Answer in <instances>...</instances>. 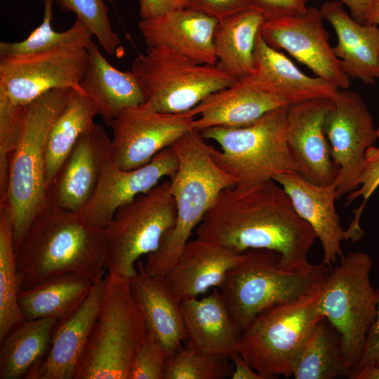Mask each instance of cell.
<instances>
[{"instance_id":"cell-25","label":"cell","mask_w":379,"mask_h":379,"mask_svg":"<svg viewBox=\"0 0 379 379\" xmlns=\"http://www.w3.org/2000/svg\"><path fill=\"white\" fill-rule=\"evenodd\" d=\"M180 307L187 345L202 353L229 359L237 352L241 333L218 288L201 299L180 301Z\"/></svg>"},{"instance_id":"cell-30","label":"cell","mask_w":379,"mask_h":379,"mask_svg":"<svg viewBox=\"0 0 379 379\" xmlns=\"http://www.w3.org/2000/svg\"><path fill=\"white\" fill-rule=\"evenodd\" d=\"M265 20L251 8L218 21L213 35L216 65L238 80L251 76L256 38Z\"/></svg>"},{"instance_id":"cell-11","label":"cell","mask_w":379,"mask_h":379,"mask_svg":"<svg viewBox=\"0 0 379 379\" xmlns=\"http://www.w3.org/2000/svg\"><path fill=\"white\" fill-rule=\"evenodd\" d=\"M176 215L169 180L119 207L105 228L107 272L133 277L139 258L158 248Z\"/></svg>"},{"instance_id":"cell-16","label":"cell","mask_w":379,"mask_h":379,"mask_svg":"<svg viewBox=\"0 0 379 379\" xmlns=\"http://www.w3.org/2000/svg\"><path fill=\"white\" fill-rule=\"evenodd\" d=\"M178 166L171 146L147 164L131 170L121 169L110 159L103 168L94 193L80 213L91 225L105 229L119 207L150 191L163 178L170 179Z\"/></svg>"},{"instance_id":"cell-41","label":"cell","mask_w":379,"mask_h":379,"mask_svg":"<svg viewBox=\"0 0 379 379\" xmlns=\"http://www.w3.org/2000/svg\"><path fill=\"white\" fill-rule=\"evenodd\" d=\"M185 8L220 21L253 6L251 0H188Z\"/></svg>"},{"instance_id":"cell-34","label":"cell","mask_w":379,"mask_h":379,"mask_svg":"<svg viewBox=\"0 0 379 379\" xmlns=\"http://www.w3.org/2000/svg\"><path fill=\"white\" fill-rule=\"evenodd\" d=\"M20 281L11 214L0 208V342L24 319L19 304Z\"/></svg>"},{"instance_id":"cell-2","label":"cell","mask_w":379,"mask_h":379,"mask_svg":"<svg viewBox=\"0 0 379 379\" xmlns=\"http://www.w3.org/2000/svg\"><path fill=\"white\" fill-rule=\"evenodd\" d=\"M106 230L79 211L48 205L15 246L20 290L67 274L94 281L106 272Z\"/></svg>"},{"instance_id":"cell-26","label":"cell","mask_w":379,"mask_h":379,"mask_svg":"<svg viewBox=\"0 0 379 379\" xmlns=\"http://www.w3.org/2000/svg\"><path fill=\"white\" fill-rule=\"evenodd\" d=\"M284 100L260 91L244 79L208 95L192 109L196 118L193 128H238L250 125L267 112L288 107Z\"/></svg>"},{"instance_id":"cell-28","label":"cell","mask_w":379,"mask_h":379,"mask_svg":"<svg viewBox=\"0 0 379 379\" xmlns=\"http://www.w3.org/2000/svg\"><path fill=\"white\" fill-rule=\"evenodd\" d=\"M87 50L88 64L80 87L110 126L123 109L144 103V96L131 70L121 71L112 66L94 41Z\"/></svg>"},{"instance_id":"cell-21","label":"cell","mask_w":379,"mask_h":379,"mask_svg":"<svg viewBox=\"0 0 379 379\" xmlns=\"http://www.w3.org/2000/svg\"><path fill=\"white\" fill-rule=\"evenodd\" d=\"M218 21L183 8L142 19L138 29L147 47L164 46L197 62L215 65L213 35Z\"/></svg>"},{"instance_id":"cell-10","label":"cell","mask_w":379,"mask_h":379,"mask_svg":"<svg viewBox=\"0 0 379 379\" xmlns=\"http://www.w3.org/2000/svg\"><path fill=\"white\" fill-rule=\"evenodd\" d=\"M340 260L325 279L319 311L340 334L353 371L376 315L378 294L371 281L373 260L369 255L356 251Z\"/></svg>"},{"instance_id":"cell-19","label":"cell","mask_w":379,"mask_h":379,"mask_svg":"<svg viewBox=\"0 0 379 379\" xmlns=\"http://www.w3.org/2000/svg\"><path fill=\"white\" fill-rule=\"evenodd\" d=\"M273 180L282 187L298 214L314 231L323 249L321 264L332 269L344 256L341 243L345 240V230L335 205V183L315 184L295 172L277 175Z\"/></svg>"},{"instance_id":"cell-12","label":"cell","mask_w":379,"mask_h":379,"mask_svg":"<svg viewBox=\"0 0 379 379\" xmlns=\"http://www.w3.org/2000/svg\"><path fill=\"white\" fill-rule=\"evenodd\" d=\"M88 60V50L79 48L1 57L0 95L13 105L25 106L57 88L82 92L80 84Z\"/></svg>"},{"instance_id":"cell-17","label":"cell","mask_w":379,"mask_h":379,"mask_svg":"<svg viewBox=\"0 0 379 379\" xmlns=\"http://www.w3.org/2000/svg\"><path fill=\"white\" fill-rule=\"evenodd\" d=\"M111 159V138L93 121L79 138L47 191L48 205L81 211L94 193Z\"/></svg>"},{"instance_id":"cell-7","label":"cell","mask_w":379,"mask_h":379,"mask_svg":"<svg viewBox=\"0 0 379 379\" xmlns=\"http://www.w3.org/2000/svg\"><path fill=\"white\" fill-rule=\"evenodd\" d=\"M325 279L300 297L263 311L241 333L237 351L264 379L292 376L304 342L324 318L319 302Z\"/></svg>"},{"instance_id":"cell-42","label":"cell","mask_w":379,"mask_h":379,"mask_svg":"<svg viewBox=\"0 0 379 379\" xmlns=\"http://www.w3.org/2000/svg\"><path fill=\"white\" fill-rule=\"evenodd\" d=\"M308 0H251L253 8L260 11L265 19L294 15L305 12Z\"/></svg>"},{"instance_id":"cell-38","label":"cell","mask_w":379,"mask_h":379,"mask_svg":"<svg viewBox=\"0 0 379 379\" xmlns=\"http://www.w3.org/2000/svg\"><path fill=\"white\" fill-rule=\"evenodd\" d=\"M24 106L0 95V204L7 201L10 164L18 142Z\"/></svg>"},{"instance_id":"cell-45","label":"cell","mask_w":379,"mask_h":379,"mask_svg":"<svg viewBox=\"0 0 379 379\" xmlns=\"http://www.w3.org/2000/svg\"><path fill=\"white\" fill-rule=\"evenodd\" d=\"M230 360L234 366L232 379H264L237 352L231 354Z\"/></svg>"},{"instance_id":"cell-48","label":"cell","mask_w":379,"mask_h":379,"mask_svg":"<svg viewBox=\"0 0 379 379\" xmlns=\"http://www.w3.org/2000/svg\"><path fill=\"white\" fill-rule=\"evenodd\" d=\"M364 24L379 25V0H375L368 11Z\"/></svg>"},{"instance_id":"cell-9","label":"cell","mask_w":379,"mask_h":379,"mask_svg":"<svg viewBox=\"0 0 379 379\" xmlns=\"http://www.w3.org/2000/svg\"><path fill=\"white\" fill-rule=\"evenodd\" d=\"M137 79L144 103L165 113L187 112L211 93L238 79L215 65L197 62L166 47H147L130 69Z\"/></svg>"},{"instance_id":"cell-5","label":"cell","mask_w":379,"mask_h":379,"mask_svg":"<svg viewBox=\"0 0 379 379\" xmlns=\"http://www.w3.org/2000/svg\"><path fill=\"white\" fill-rule=\"evenodd\" d=\"M329 272L321 263L293 268L284 265L275 251L251 249L230 270L218 288L241 333L259 314L306 293Z\"/></svg>"},{"instance_id":"cell-40","label":"cell","mask_w":379,"mask_h":379,"mask_svg":"<svg viewBox=\"0 0 379 379\" xmlns=\"http://www.w3.org/2000/svg\"><path fill=\"white\" fill-rule=\"evenodd\" d=\"M378 132L379 134V127ZM379 187V146L370 147L366 152V159L364 171L361 178L359 187L345 197V206L350 204L358 197H362L364 201L361 206L354 210V218L350 223L347 231L353 235L361 234V230L359 220L364 206Z\"/></svg>"},{"instance_id":"cell-4","label":"cell","mask_w":379,"mask_h":379,"mask_svg":"<svg viewBox=\"0 0 379 379\" xmlns=\"http://www.w3.org/2000/svg\"><path fill=\"white\" fill-rule=\"evenodd\" d=\"M72 90L50 91L23 107L20 134L10 164L6 205L11 214L15 246L48 206L46 142Z\"/></svg>"},{"instance_id":"cell-24","label":"cell","mask_w":379,"mask_h":379,"mask_svg":"<svg viewBox=\"0 0 379 379\" xmlns=\"http://www.w3.org/2000/svg\"><path fill=\"white\" fill-rule=\"evenodd\" d=\"M343 6L338 0L324 2L319 8L337 35L333 52L350 78L373 84L379 79V25L359 23Z\"/></svg>"},{"instance_id":"cell-8","label":"cell","mask_w":379,"mask_h":379,"mask_svg":"<svg viewBox=\"0 0 379 379\" xmlns=\"http://www.w3.org/2000/svg\"><path fill=\"white\" fill-rule=\"evenodd\" d=\"M288 107L274 109L253 124L238 128L212 127L199 131L219 145L212 157L236 185H250L277 175L298 173L286 135Z\"/></svg>"},{"instance_id":"cell-27","label":"cell","mask_w":379,"mask_h":379,"mask_svg":"<svg viewBox=\"0 0 379 379\" xmlns=\"http://www.w3.org/2000/svg\"><path fill=\"white\" fill-rule=\"evenodd\" d=\"M136 274L129 279L131 293L140 305L147 331L154 333L167 357L182 347L187 333L180 301L171 292L164 277L149 274L138 260Z\"/></svg>"},{"instance_id":"cell-35","label":"cell","mask_w":379,"mask_h":379,"mask_svg":"<svg viewBox=\"0 0 379 379\" xmlns=\"http://www.w3.org/2000/svg\"><path fill=\"white\" fill-rule=\"evenodd\" d=\"M54 0H44V16L41 25L24 40L0 43V58L32 54L59 48L88 49L93 34L85 24L77 18L74 24L64 32L52 28Z\"/></svg>"},{"instance_id":"cell-39","label":"cell","mask_w":379,"mask_h":379,"mask_svg":"<svg viewBox=\"0 0 379 379\" xmlns=\"http://www.w3.org/2000/svg\"><path fill=\"white\" fill-rule=\"evenodd\" d=\"M167 354L154 333L147 334L130 366L128 379H164Z\"/></svg>"},{"instance_id":"cell-18","label":"cell","mask_w":379,"mask_h":379,"mask_svg":"<svg viewBox=\"0 0 379 379\" xmlns=\"http://www.w3.org/2000/svg\"><path fill=\"white\" fill-rule=\"evenodd\" d=\"M332 106V99L317 98L289 105L287 110L286 135L291 153L300 174L318 185L333 183L339 172L324 131Z\"/></svg>"},{"instance_id":"cell-33","label":"cell","mask_w":379,"mask_h":379,"mask_svg":"<svg viewBox=\"0 0 379 379\" xmlns=\"http://www.w3.org/2000/svg\"><path fill=\"white\" fill-rule=\"evenodd\" d=\"M98 110L81 91L72 89L62 110L53 123L46 147L47 191L80 136L94 121Z\"/></svg>"},{"instance_id":"cell-1","label":"cell","mask_w":379,"mask_h":379,"mask_svg":"<svg viewBox=\"0 0 379 379\" xmlns=\"http://www.w3.org/2000/svg\"><path fill=\"white\" fill-rule=\"evenodd\" d=\"M197 237L244 253L267 249L284 265L305 268L317 239L282 187L270 179L224 189L196 229Z\"/></svg>"},{"instance_id":"cell-20","label":"cell","mask_w":379,"mask_h":379,"mask_svg":"<svg viewBox=\"0 0 379 379\" xmlns=\"http://www.w3.org/2000/svg\"><path fill=\"white\" fill-rule=\"evenodd\" d=\"M253 73L246 78L253 87L291 105L317 98L332 99L340 89L319 77L300 71L282 52L270 46L260 31L253 53Z\"/></svg>"},{"instance_id":"cell-13","label":"cell","mask_w":379,"mask_h":379,"mask_svg":"<svg viewBox=\"0 0 379 379\" xmlns=\"http://www.w3.org/2000/svg\"><path fill=\"white\" fill-rule=\"evenodd\" d=\"M332 100L324 131L339 169L334 182L339 199L359 187L366 152L375 145L379 134L365 102L357 92L339 89Z\"/></svg>"},{"instance_id":"cell-29","label":"cell","mask_w":379,"mask_h":379,"mask_svg":"<svg viewBox=\"0 0 379 379\" xmlns=\"http://www.w3.org/2000/svg\"><path fill=\"white\" fill-rule=\"evenodd\" d=\"M58 319L23 321L0 342V379H35L51 345Z\"/></svg>"},{"instance_id":"cell-14","label":"cell","mask_w":379,"mask_h":379,"mask_svg":"<svg viewBox=\"0 0 379 379\" xmlns=\"http://www.w3.org/2000/svg\"><path fill=\"white\" fill-rule=\"evenodd\" d=\"M195 118L192 109L165 113L145 103L126 108L110 126L111 159L123 170L141 167L193 129Z\"/></svg>"},{"instance_id":"cell-47","label":"cell","mask_w":379,"mask_h":379,"mask_svg":"<svg viewBox=\"0 0 379 379\" xmlns=\"http://www.w3.org/2000/svg\"><path fill=\"white\" fill-rule=\"evenodd\" d=\"M350 379H379V367L366 366L353 373Z\"/></svg>"},{"instance_id":"cell-46","label":"cell","mask_w":379,"mask_h":379,"mask_svg":"<svg viewBox=\"0 0 379 379\" xmlns=\"http://www.w3.org/2000/svg\"><path fill=\"white\" fill-rule=\"evenodd\" d=\"M346 5L350 16L360 24H364L368 11L375 0H338Z\"/></svg>"},{"instance_id":"cell-3","label":"cell","mask_w":379,"mask_h":379,"mask_svg":"<svg viewBox=\"0 0 379 379\" xmlns=\"http://www.w3.org/2000/svg\"><path fill=\"white\" fill-rule=\"evenodd\" d=\"M206 140L193 128L171 146L178 161V168L169 179L176 220L162 237L158 248L147 255L144 267L151 275L165 277L220 192L236 185L215 162L213 146Z\"/></svg>"},{"instance_id":"cell-32","label":"cell","mask_w":379,"mask_h":379,"mask_svg":"<svg viewBox=\"0 0 379 379\" xmlns=\"http://www.w3.org/2000/svg\"><path fill=\"white\" fill-rule=\"evenodd\" d=\"M352 371V368L343 350L340 334L323 318L304 342L291 377L295 379L349 378Z\"/></svg>"},{"instance_id":"cell-23","label":"cell","mask_w":379,"mask_h":379,"mask_svg":"<svg viewBox=\"0 0 379 379\" xmlns=\"http://www.w3.org/2000/svg\"><path fill=\"white\" fill-rule=\"evenodd\" d=\"M107 281V272L94 282L80 305L65 320L57 323L48 352L35 379H74L98 316Z\"/></svg>"},{"instance_id":"cell-43","label":"cell","mask_w":379,"mask_h":379,"mask_svg":"<svg viewBox=\"0 0 379 379\" xmlns=\"http://www.w3.org/2000/svg\"><path fill=\"white\" fill-rule=\"evenodd\" d=\"M377 290L378 300L376 315L368 331L362 355L351 374L366 366L379 367V288Z\"/></svg>"},{"instance_id":"cell-6","label":"cell","mask_w":379,"mask_h":379,"mask_svg":"<svg viewBox=\"0 0 379 379\" xmlns=\"http://www.w3.org/2000/svg\"><path fill=\"white\" fill-rule=\"evenodd\" d=\"M147 334L129 279L107 272L100 310L74 379H128L131 361Z\"/></svg>"},{"instance_id":"cell-15","label":"cell","mask_w":379,"mask_h":379,"mask_svg":"<svg viewBox=\"0 0 379 379\" xmlns=\"http://www.w3.org/2000/svg\"><path fill=\"white\" fill-rule=\"evenodd\" d=\"M319 9L310 6L300 14L265 20L260 33L272 48L284 50L300 62L338 88L347 89L350 78L329 44Z\"/></svg>"},{"instance_id":"cell-44","label":"cell","mask_w":379,"mask_h":379,"mask_svg":"<svg viewBox=\"0 0 379 379\" xmlns=\"http://www.w3.org/2000/svg\"><path fill=\"white\" fill-rule=\"evenodd\" d=\"M188 0H140L139 13L142 19H150L166 13L185 8Z\"/></svg>"},{"instance_id":"cell-22","label":"cell","mask_w":379,"mask_h":379,"mask_svg":"<svg viewBox=\"0 0 379 379\" xmlns=\"http://www.w3.org/2000/svg\"><path fill=\"white\" fill-rule=\"evenodd\" d=\"M245 252L197 237L186 244L164 278L179 301L195 298L211 288H220L227 272L242 260Z\"/></svg>"},{"instance_id":"cell-37","label":"cell","mask_w":379,"mask_h":379,"mask_svg":"<svg viewBox=\"0 0 379 379\" xmlns=\"http://www.w3.org/2000/svg\"><path fill=\"white\" fill-rule=\"evenodd\" d=\"M64 11L74 12L88 27L107 55L117 53L121 40L112 27L103 0H55Z\"/></svg>"},{"instance_id":"cell-31","label":"cell","mask_w":379,"mask_h":379,"mask_svg":"<svg viewBox=\"0 0 379 379\" xmlns=\"http://www.w3.org/2000/svg\"><path fill=\"white\" fill-rule=\"evenodd\" d=\"M94 282L86 275L67 274L20 290L18 304L24 321L65 320L88 296Z\"/></svg>"},{"instance_id":"cell-36","label":"cell","mask_w":379,"mask_h":379,"mask_svg":"<svg viewBox=\"0 0 379 379\" xmlns=\"http://www.w3.org/2000/svg\"><path fill=\"white\" fill-rule=\"evenodd\" d=\"M229 359L202 353L186 345L167 357L164 379H224L231 378Z\"/></svg>"}]
</instances>
